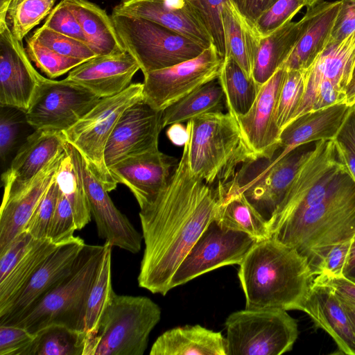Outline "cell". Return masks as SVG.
<instances>
[{
	"mask_svg": "<svg viewBox=\"0 0 355 355\" xmlns=\"http://www.w3.org/2000/svg\"><path fill=\"white\" fill-rule=\"evenodd\" d=\"M35 334L15 325H0V355H27Z\"/></svg>",
	"mask_w": 355,
	"mask_h": 355,
	"instance_id": "obj_50",
	"label": "cell"
},
{
	"mask_svg": "<svg viewBox=\"0 0 355 355\" xmlns=\"http://www.w3.org/2000/svg\"><path fill=\"white\" fill-rule=\"evenodd\" d=\"M77 230L71 205L59 189L57 205L51 220L46 238L55 243H61L74 236Z\"/></svg>",
	"mask_w": 355,
	"mask_h": 355,
	"instance_id": "obj_48",
	"label": "cell"
},
{
	"mask_svg": "<svg viewBox=\"0 0 355 355\" xmlns=\"http://www.w3.org/2000/svg\"><path fill=\"white\" fill-rule=\"evenodd\" d=\"M139 69L136 59L126 51L96 55L71 70L65 79L103 98L125 90Z\"/></svg>",
	"mask_w": 355,
	"mask_h": 355,
	"instance_id": "obj_22",
	"label": "cell"
},
{
	"mask_svg": "<svg viewBox=\"0 0 355 355\" xmlns=\"http://www.w3.org/2000/svg\"><path fill=\"white\" fill-rule=\"evenodd\" d=\"M43 26L57 33L87 42L78 19L65 0H62L52 9Z\"/></svg>",
	"mask_w": 355,
	"mask_h": 355,
	"instance_id": "obj_49",
	"label": "cell"
},
{
	"mask_svg": "<svg viewBox=\"0 0 355 355\" xmlns=\"http://www.w3.org/2000/svg\"><path fill=\"white\" fill-rule=\"evenodd\" d=\"M12 107H1L0 114V157L5 161L15 146L19 132L21 120Z\"/></svg>",
	"mask_w": 355,
	"mask_h": 355,
	"instance_id": "obj_52",
	"label": "cell"
},
{
	"mask_svg": "<svg viewBox=\"0 0 355 355\" xmlns=\"http://www.w3.org/2000/svg\"><path fill=\"white\" fill-rule=\"evenodd\" d=\"M64 149L83 182L98 236L112 246L137 253L141 250L143 236L114 205L108 191L80 152L67 141Z\"/></svg>",
	"mask_w": 355,
	"mask_h": 355,
	"instance_id": "obj_15",
	"label": "cell"
},
{
	"mask_svg": "<svg viewBox=\"0 0 355 355\" xmlns=\"http://www.w3.org/2000/svg\"><path fill=\"white\" fill-rule=\"evenodd\" d=\"M85 244L83 239L75 236L60 244L36 270L5 313L0 315V325L12 324L69 275Z\"/></svg>",
	"mask_w": 355,
	"mask_h": 355,
	"instance_id": "obj_21",
	"label": "cell"
},
{
	"mask_svg": "<svg viewBox=\"0 0 355 355\" xmlns=\"http://www.w3.org/2000/svg\"><path fill=\"white\" fill-rule=\"evenodd\" d=\"M61 131L37 129L18 150L9 168L1 175L3 198L28 184L64 148Z\"/></svg>",
	"mask_w": 355,
	"mask_h": 355,
	"instance_id": "obj_24",
	"label": "cell"
},
{
	"mask_svg": "<svg viewBox=\"0 0 355 355\" xmlns=\"http://www.w3.org/2000/svg\"><path fill=\"white\" fill-rule=\"evenodd\" d=\"M176 162L155 148L128 157L108 168L117 184L130 189L141 209L151 202L166 184Z\"/></svg>",
	"mask_w": 355,
	"mask_h": 355,
	"instance_id": "obj_20",
	"label": "cell"
},
{
	"mask_svg": "<svg viewBox=\"0 0 355 355\" xmlns=\"http://www.w3.org/2000/svg\"><path fill=\"white\" fill-rule=\"evenodd\" d=\"M111 17L124 48L144 75L194 58L207 49L150 20L115 13Z\"/></svg>",
	"mask_w": 355,
	"mask_h": 355,
	"instance_id": "obj_8",
	"label": "cell"
},
{
	"mask_svg": "<svg viewBox=\"0 0 355 355\" xmlns=\"http://www.w3.org/2000/svg\"><path fill=\"white\" fill-rule=\"evenodd\" d=\"M78 19L87 44L96 55L126 51L105 10L87 0H65Z\"/></svg>",
	"mask_w": 355,
	"mask_h": 355,
	"instance_id": "obj_32",
	"label": "cell"
},
{
	"mask_svg": "<svg viewBox=\"0 0 355 355\" xmlns=\"http://www.w3.org/2000/svg\"><path fill=\"white\" fill-rule=\"evenodd\" d=\"M112 13L155 21L205 48L213 44L200 12L190 0H126L116 6Z\"/></svg>",
	"mask_w": 355,
	"mask_h": 355,
	"instance_id": "obj_19",
	"label": "cell"
},
{
	"mask_svg": "<svg viewBox=\"0 0 355 355\" xmlns=\"http://www.w3.org/2000/svg\"><path fill=\"white\" fill-rule=\"evenodd\" d=\"M55 180L60 191L71 205L77 230H82L90 222L92 214L81 179L67 152L60 164Z\"/></svg>",
	"mask_w": 355,
	"mask_h": 355,
	"instance_id": "obj_39",
	"label": "cell"
},
{
	"mask_svg": "<svg viewBox=\"0 0 355 355\" xmlns=\"http://www.w3.org/2000/svg\"><path fill=\"white\" fill-rule=\"evenodd\" d=\"M352 240L331 247L314 268V275L322 273L334 276L344 275Z\"/></svg>",
	"mask_w": 355,
	"mask_h": 355,
	"instance_id": "obj_51",
	"label": "cell"
},
{
	"mask_svg": "<svg viewBox=\"0 0 355 355\" xmlns=\"http://www.w3.org/2000/svg\"><path fill=\"white\" fill-rule=\"evenodd\" d=\"M341 0L321 1L310 11L306 30L281 67L286 70H305L327 46L341 6Z\"/></svg>",
	"mask_w": 355,
	"mask_h": 355,
	"instance_id": "obj_27",
	"label": "cell"
},
{
	"mask_svg": "<svg viewBox=\"0 0 355 355\" xmlns=\"http://www.w3.org/2000/svg\"><path fill=\"white\" fill-rule=\"evenodd\" d=\"M218 80L223 88L227 112L235 119L252 107L260 87L231 56H225Z\"/></svg>",
	"mask_w": 355,
	"mask_h": 355,
	"instance_id": "obj_36",
	"label": "cell"
},
{
	"mask_svg": "<svg viewBox=\"0 0 355 355\" xmlns=\"http://www.w3.org/2000/svg\"><path fill=\"white\" fill-rule=\"evenodd\" d=\"M59 194L55 178L33 211L24 230L35 239L47 236L51 220L54 214Z\"/></svg>",
	"mask_w": 355,
	"mask_h": 355,
	"instance_id": "obj_44",
	"label": "cell"
},
{
	"mask_svg": "<svg viewBox=\"0 0 355 355\" xmlns=\"http://www.w3.org/2000/svg\"><path fill=\"white\" fill-rule=\"evenodd\" d=\"M348 173L333 139L315 142L299 166L269 227L270 234L321 201Z\"/></svg>",
	"mask_w": 355,
	"mask_h": 355,
	"instance_id": "obj_9",
	"label": "cell"
},
{
	"mask_svg": "<svg viewBox=\"0 0 355 355\" xmlns=\"http://www.w3.org/2000/svg\"><path fill=\"white\" fill-rule=\"evenodd\" d=\"M314 281L330 286L337 294L355 303V282L345 276L322 273L315 276Z\"/></svg>",
	"mask_w": 355,
	"mask_h": 355,
	"instance_id": "obj_55",
	"label": "cell"
},
{
	"mask_svg": "<svg viewBox=\"0 0 355 355\" xmlns=\"http://www.w3.org/2000/svg\"><path fill=\"white\" fill-rule=\"evenodd\" d=\"M305 70H286L276 109L277 124L281 133L289 123L303 97Z\"/></svg>",
	"mask_w": 355,
	"mask_h": 355,
	"instance_id": "obj_41",
	"label": "cell"
},
{
	"mask_svg": "<svg viewBox=\"0 0 355 355\" xmlns=\"http://www.w3.org/2000/svg\"><path fill=\"white\" fill-rule=\"evenodd\" d=\"M35 335L27 355H85V331L52 324Z\"/></svg>",
	"mask_w": 355,
	"mask_h": 355,
	"instance_id": "obj_37",
	"label": "cell"
},
{
	"mask_svg": "<svg viewBox=\"0 0 355 355\" xmlns=\"http://www.w3.org/2000/svg\"><path fill=\"white\" fill-rule=\"evenodd\" d=\"M104 252L88 297L85 319L87 338L96 331L102 314L114 293L112 284V248L105 241Z\"/></svg>",
	"mask_w": 355,
	"mask_h": 355,
	"instance_id": "obj_38",
	"label": "cell"
},
{
	"mask_svg": "<svg viewBox=\"0 0 355 355\" xmlns=\"http://www.w3.org/2000/svg\"><path fill=\"white\" fill-rule=\"evenodd\" d=\"M200 12L209 33L214 45L224 58L225 40L222 24V11L227 0H190Z\"/></svg>",
	"mask_w": 355,
	"mask_h": 355,
	"instance_id": "obj_47",
	"label": "cell"
},
{
	"mask_svg": "<svg viewBox=\"0 0 355 355\" xmlns=\"http://www.w3.org/2000/svg\"><path fill=\"white\" fill-rule=\"evenodd\" d=\"M354 266H355V236L352 240L345 265V272Z\"/></svg>",
	"mask_w": 355,
	"mask_h": 355,
	"instance_id": "obj_59",
	"label": "cell"
},
{
	"mask_svg": "<svg viewBox=\"0 0 355 355\" xmlns=\"http://www.w3.org/2000/svg\"><path fill=\"white\" fill-rule=\"evenodd\" d=\"M224 103L223 88L218 78L213 80L163 110V128L188 122L206 113L222 111Z\"/></svg>",
	"mask_w": 355,
	"mask_h": 355,
	"instance_id": "obj_35",
	"label": "cell"
},
{
	"mask_svg": "<svg viewBox=\"0 0 355 355\" xmlns=\"http://www.w3.org/2000/svg\"><path fill=\"white\" fill-rule=\"evenodd\" d=\"M246 309L300 310L315 275L308 260L272 237L258 241L239 264Z\"/></svg>",
	"mask_w": 355,
	"mask_h": 355,
	"instance_id": "obj_2",
	"label": "cell"
},
{
	"mask_svg": "<svg viewBox=\"0 0 355 355\" xmlns=\"http://www.w3.org/2000/svg\"><path fill=\"white\" fill-rule=\"evenodd\" d=\"M65 153L64 148L28 184L3 198L0 209V252L24 230L33 211L54 180Z\"/></svg>",
	"mask_w": 355,
	"mask_h": 355,
	"instance_id": "obj_23",
	"label": "cell"
},
{
	"mask_svg": "<svg viewBox=\"0 0 355 355\" xmlns=\"http://www.w3.org/2000/svg\"><path fill=\"white\" fill-rule=\"evenodd\" d=\"M162 112L144 101L128 107L118 120L105 150L107 166L131 155L158 148Z\"/></svg>",
	"mask_w": 355,
	"mask_h": 355,
	"instance_id": "obj_18",
	"label": "cell"
},
{
	"mask_svg": "<svg viewBox=\"0 0 355 355\" xmlns=\"http://www.w3.org/2000/svg\"><path fill=\"white\" fill-rule=\"evenodd\" d=\"M223 184L196 177L189 162V138L166 184L140 209L145 248L138 284L165 295L172 277L207 225L216 218L224 196Z\"/></svg>",
	"mask_w": 355,
	"mask_h": 355,
	"instance_id": "obj_1",
	"label": "cell"
},
{
	"mask_svg": "<svg viewBox=\"0 0 355 355\" xmlns=\"http://www.w3.org/2000/svg\"><path fill=\"white\" fill-rule=\"evenodd\" d=\"M223 58L212 44L194 58L144 74V101L156 110H164L217 79Z\"/></svg>",
	"mask_w": 355,
	"mask_h": 355,
	"instance_id": "obj_12",
	"label": "cell"
},
{
	"mask_svg": "<svg viewBox=\"0 0 355 355\" xmlns=\"http://www.w3.org/2000/svg\"><path fill=\"white\" fill-rule=\"evenodd\" d=\"M216 219L223 227L245 232L257 241L271 237L266 222L241 192L225 189Z\"/></svg>",
	"mask_w": 355,
	"mask_h": 355,
	"instance_id": "obj_34",
	"label": "cell"
},
{
	"mask_svg": "<svg viewBox=\"0 0 355 355\" xmlns=\"http://www.w3.org/2000/svg\"><path fill=\"white\" fill-rule=\"evenodd\" d=\"M150 355H227L226 338L199 324L168 329L155 341Z\"/></svg>",
	"mask_w": 355,
	"mask_h": 355,
	"instance_id": "obj_28",
	"label": "cell"
},
{
	"mask_svg": "<svg viewBox=\"0 0 355 355\" xmlns=\"http://www.w3.org/2000/svg\"><path fill=\"white\" fill-rule=\"evenodd\" d=\"M161 309L145 296L112 295L85 355H143Z\"/></svg>",
	"mask_w": 355,
	"mask_h": 355,
	"instance_id": "obj_6",
	"label": "cell"
},
{
	"mask_svg": "<svg viewBox=\"0 0 355 355\" xmlns=\"http://www.w3.org/2000/svg\"><path fill=\"white\" fill-rule=\"evenodd\" d=\"M34 239L31 234L23 230L0 252V279L8 274Z\"/></svg>",
	"mask_w": 355,
	"mask_h": 355,
	"instance_id": "obj_53",
	"label": "cell"
},
{
	"mask_svg": "<svg viewBox=\"0 0 355 355\" xmlns=\"http://www.w3.org/2000/svg\"><path fill=\"white\" fill-rule=\"evenodd\" d=\"M101 98L87 89L67 80L43 77L37 94L25 113L34 130H67Z\"/></svg>",
	"mask_w": 355,
	"mask_h": 355,
	"instance_id": "obj_14",
	"label": "cell"
},
{
	"mask_svg": "<svg viewBox=\"0 0 355 355\" xmlns=\"http://www.w3.org/2000/svg\"><path fill=\"white\" fill-rule=\"evenodd\" d=\"M126 1V0H121V2H123V1Z\"/></svg>",
	"mask_w": 355,
	"mask_h": 355,
	"instance_id": "obj_64",
	"label": "cell"
},
{
	"mask_svg": "<svg viewBox=\"0 0 355 355\" xmlns=\"http://www.w3.org/2000/svg\"><path fill=\"white\" fill-rule=\"evenodd\" d=\"M322 0H304L305 6L307 9L311 8L321 2Z\"/></svg>",
	"mask_w": 355,
	"mask_h": 355,
	"instance_id": "obj_63",
	"label": "cell"
},
{
	"mask_svg": "<svg viewBox=\"0 0 355 355\" xmlns=\"http://www.w3.org/2000/svg\"><path fill=\"white\" fill-rule=\"evenodd\" d=\"M336 295L355 329V303L337 293Z\"/></svg>",
	"mask_w": 355,
	"mask_h": 355,
	"instance_id": "obj_58",
	"label": "cell"
},
{
	"mask_svg": "<svg viewBox=\"0 0 355 355\" xmlns=\"http://www.w3.org/2000/svg\"><path fill=\"white\" fill-rule=\"evenodd\" d=\"M333 140L340 161L355 182V104Z\"/></svg>",
	"mask_w": 355,
	"mask_h": 355,
	"instance_id": "obj_46",
	"label": "cell"
},
{
	"mask_svg": "<svg viewBox=\"0 0 355 355\" xmlns=\"http://www.w3.org/2000/svg\"><path fill=\"white\" fill-rule=\"evenodd\" d=\"M143 90V83H131L121 93L101 98L76 123L62 132L65 141L80 152L108 192L115 189L117 183L105 161L106 144L123 112L144 100Z\"/></svg>",
	"mask_w": 355,
	"mask_h": 355,
	"instance_id": "obj_7",
	"label": "cell"
},
{
	"mask_svg": "<svg viewBox=\"0 0 355 355\" xmlns=\"http://www.w3.org/2000/svg\"><path fill=\"white\" fill-rule=\"evenodd\" d=\"M222 24L225 56H231L248 76L252 77V68L261 36L254 24L239 10L232 0L225 3Z\"/></svg>",
	"mask_w": 355,
	"mask_h": 355,
	"instance_id": "obj_31",
	"label": "cell"
},
{
	"mask_svg": "<svg viewBox=\"0 0 355 355\" xmlns=\"http://www.w3.org/2000/svg\"><path fill=\"white\" fill-rule=\"evenodd\" d=\"M305 6L304 0H277L257 19L254 26L261 37L291 21Z\"/></svg>",
	"mask_w": 355,
	"mask_h": 355,
	"instance_id": "obj_45",
	"label": "cell"
},
{
	"mask_svg": "<svg viewBox=\"0 0 355 355\" xmlns=\"http://www.w3.org/2000/svg\"><path fill=\"white\" fill-rule=\"evenodd\" d=\"M258 241L223 227L214 218L184 257L171 281V289L216 268L240 264Z\"/></svg>",
	"mask_w": 355,
	"mask_h": 355,
	"instance_id": "obj_13",
	"label": "cell"
},
{
	"mask_svg": "<svg viewBox=\"0 0 355 355\" xmlns=\"http://www.w3.org/2000/svg\"><path fill=\"white\" fill-rule=\"evenodd\" d=\"M166 135L168 139L176 146H184L189 138L187 128L181 123H174L169 125L166 131Z\"/></svg>",
	"mask_w": 355,
	"mask_h": 355,
	"instance_id": "obj_57",
	"label": "cell"
},
{
	"mask_svg": "<svg viewBox=\"0 0 355 355\" xmlns=\"http://www.w3.org/2000/svg\"><path fill=\"white\" fill-rule=\"evenodd\" d=\"M192 173L209 184L225 185L241 164L257 160L230 113L215 111L187 122Z\"/></svg>",
	"mask_w": 355,
	"mask_h": 355,
	"instance_id": "obj_4",
	"label": "cell"
},
{
	"mask_svg": "<svg viewBox=\"0 0 355 355\" xmlns=\"http://www.w3.org/2000/svg\"><path fill=\"white\" fill-rule=\"evenodd\" d=\"M55 0H12L7 12L8 26L20 42L52 10Z\"/></svg>",
	"mask_w": 355,
	"mask_h": 355,
	"instance_id": "obj_40",
	"label": "cell"
},
{
	"mask_svg": "<svg viewBox=\"0 0 355 355\" xmlns=\"http://www.w3.org/2000/svg\"><path fill=\"white\" fill-rule=\"evenodd\" d=\"M61 243H55L48 238L33 240L8 274L0 279V315L5 313L36 270Z\"/></svg>",
	"mask_w": 355,
	"mask_h": 355,
	"instance_id": "obj_33",
	"label": "cell"
},
{
	"mask_svg": "<svg viewBox=\"0 0 355 355\" xmlns=\"http://www.w3.org/2000/svg\"><path fill=\"white\" fill-rule=\"evenodd\" d=\"M277 0H232L239 10L253 24Z\"/></svg>",
	"mask_w": 355,
	"mask_h": 355,
	"instance_id": "obj_56",
	"label": "cell"
},
{
	"mask_svg": "<svg viewBox=\"0 0 355 355\" xmlns=\"http://www.w3.org/2000/svg\"><path fill=\"white\" fill-rule=\"evenodd\" d=\"M350 106L336 104L301 116L281 133L279 150L271 159L275 163L291 151L311 142L333 139L344 122Z\"/></svg>",
	"mask_w": 355,
	"mask_h": 355,
	"instance_id": "obj_26",
	"label": "cell"
},
{
	"mask_svg": "<svg viewBox=\"0 0 355 355\" xmlns=\"http://www.w3.org/2000/svg\"><path fill=\"white\" fill-rule=\"evenodd\" d=\"M26 51L30 60L50 78L59 77L85 62L62 55L40 44L32 36L26 39Z\"/></svg>",
	"mask_w": 355,
	"mask_h": 355,
	"instance_id": "obj_42",
	"label": "cell"
},
{
	"mask_svg": "<svg viewBox=\"0 0 355 355\" xmlns=\"http://www.w3.org/2000/svg\"><path fill=\"white\" fill-rule=\"evenodd\" d=\"M12 0H0V25L7 22V12Z\"/></svg>",
	"mask_w": 355,
	"mask_h": 355,
	"instance_id": "obj_61",
	"label": "cell"
},
{
	"mask_svg": "<svg viewBox=\"0 0 355 355\" xmlns=\"http://www.w3.org/2000/svg\"><path fill=\"white\" fill-rule=\"evenodd\" d=\"M328 44H337L355 31V0H341Z\"/></svg>",
	"mask_w": 355,
	"mask_h": 355,
	"instance_id": "obj_54",
	"label": "cell"
},
{
	"mask_svg": "<svg viewBox=\"0 0 355 355\" xmlns=\"http://www.w3.org/2000/svg\"><path fill=\"white\" fill-rule=\"evenodd\" d=\"M285 74L284 68L278 69L261 85L249 111L235 119L257 159H271L279 148L281 132L277 124L276 109Z\"/></svg>",
	"mask_w": 355,
	"mask_h": 355,
	"instance_id": "obj_17",
	"label": "cell"
},
{
	"mask_svg": "<svg viewBox=\"0 0 355 355\" xmlns=\"http://www.w3.org/2000/svg\"><path fill=\"white\" fill-rule=\"evenodd\" d=\"M300 148L275 163L259 159L244 164L234 178L224 185L227 191L243 193L268 228L277 208L309 150H300Z\"/></svg>",
	"mask_w": 355,
	"mask_h": 355,
	"instance_id": "obj_11",
	"label": "cell"
},
{
	"mask_svg": "<svg viewBox=\"0 0 355 355\" xmlns=\"http://www.w3.org/2000/svg\"><path fill=\"white\" fill-rule=\"evenodd\" d=\"M40 44L66 56L87 61L96 56L87 42L53 31L44 26L31 35Z\"/></svg>",
	"mask_w": 355,
	"mask_h": 355,
	"instance_id": "obj_43",
	"label": "cell"
},
{
	"mask_svg": "<svg viewBox=\"0 0 355 355\" xmlns=\"http://www.w3.org/2000/svg\"><path fill=\"white\" fill-rule=\"evenodd\" d=\"M344 276H345L351 281L355 282V266L346 271L344 274Z\"/></svg>",
	"mask_w": 355,
	"mask_h": 355,
	"instance_id": "obj_62",
	"label": "cell"
},
{
	"mask_svg": "<svg viewBox=\"0 0 355 355\" xmlns=\"http://www.w3.org/2000/svg\"><path fill=\"white\" fill-rule=\"evenodd\" d=\"M227 355H280L293 349L297 320L279 308L246 309L226 319Z\"/></svg>",
	"mask_w": 355,
	"mask_h": 355,
	"instance_id": "obj_10",
	"label": "cell"
},
{
	"mask_svg": "<svg viewBox=\"0 0 355 355\" xmlns=\"http://www.w3.org/2000/svg\"><path fill=\"white\" fill-rule=\"evenodd\" d=\"M309 19L307 10L298 21H288L261 38L252 73L257 85L266 83L283 65L306 30Z\"/></svg>",
	"mask_w": 355,
	"mask_h": 355,
	"instance_id": "obj_29",
	"label": "cell"
},
{
	"mask_svg": "<svg viewBox=\"0 0 355 355\" xmlns=\"http://www.w3.org/2000/svg\"><path fill=\"white\" fill-rule=\"evenodd\" d=\"M104 248V245L85 244L70 273L10 325L23 327L33 334L52 324L85 331L88 297Z\"/></svg>",
	"mask_w": 355,
	"mask_h": 355,
	"instance_id": "obj_5",
	"label": "cell"
},
{
	"mask_svg": "<svg viewBox=\"0 0 355 355\" xmlns=\"http://www.w3.org/2000/svg\"><path fill=\"white\" fill-rule=\"evenodd\" d=\"M354 68L355 31L339 43L328 44L305 70L304 92L320 82H329L347 94Z\"/></svg>",
	"mask_w": 355,
	"mask_h": 355,
	"instance_id": "obj_30",
	"label": "cell"
},
{
	"mask_svg": "<svg viewBox=\"0 0 355 355\" xmlns=\"http://www.w3.org/2000/svg\"><path fill=\"white\" fill-rule=\"evenodd\" d=\"M334 339L342 354L355 355V329L335 291L314 281L300 310Z\"/></svg>",
	"mask_w": 355,
	"mask_h": 355,
	"instance_id": "obj_25",
	"label": "cell"
},
{
	"mask_svg": "<svg viewBox=\"0 0 355 355\" xmlns=\"http://www.w3.org/2000/svg\"><path fill=\"white\" fill-rule=\"evenodd\" d=\"M354 236L355 182L346 173L321 201L276 229L271 237L296 250L313 270L331 247Z\"/></svg>",
	"mask_w": 355,
	"mask_h": 355,
	"instance_id": "obj_3",
	"label": "cell"
},
{
	"mask_svg": "<svg viewBox=\"0 0 355 355\" xmlns=\"http://www.w3.org/2000/svg\"><path fill=\"white\" fill-rule=\"evenodd\" d=\"M44 76L31 64L8 22L0 25V104L26 113Z\"/></svg>",
	"mask_w": 355,
	"mask_h": 355,
	"instance_id": "obj_16",
	"label": "cell"
},
{
	"mask_svg": "<svg viewBox=\"0 0 355 355\" xmlns=\"http://www.w3.org/2000/svg\"><path fill=\"white\" fill-rule=\"evenodd\" d=\"M346 104L350 107L355 104V68L348 87Z\"/></svg>",
	"mask_w": 355,
	"mask_h": 355,
	"instance_id": "obj_60",
	"label": "cell"
}]
</instances>
